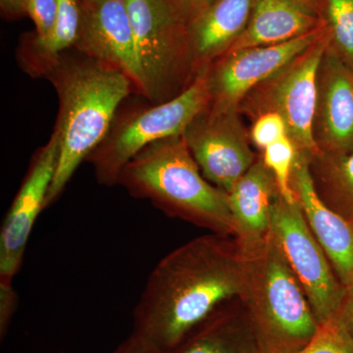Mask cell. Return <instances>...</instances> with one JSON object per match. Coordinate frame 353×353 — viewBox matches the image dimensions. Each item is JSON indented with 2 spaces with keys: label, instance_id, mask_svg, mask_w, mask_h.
Returning <instances> with one entry per match:
<instances>
[{
  "label": "cell",
  "instance_id": "e0dca14e",
  "mask_svg": "<svg viewBox=\"0 0 353 353\" xmlns=\"http://www.w3.org/2000/svg\"><path fill=\"white\" fill-rule=\"evenodd\" d=\"M324 25L296 0H255L245 32L227 52L287 43Z\"/></svg>",
  "mask_w": 353,
  "mask_h": 353
},
{
  "label": "cell",
  "instance_id": "5bb4252c",
  "mask_svg": "<svg viewBox=\"0 0 353 353\" xmlns=\"http://www.w3.org/2000/svg\"><path fill=\"white\" fill-rule=\"evenodd\" d=\"M307 155L297 153L290 188L316 240L345 288L353 284V225L327 206L316 192Z\"/></svg>",
  "mask_w": 353,
  "mask_h": 353
},
{
  "label": "cell",
  "instance_id": "44dd1931",
  "mask_svg": "<svg viewBox=\"0 0 353 353\" xmlns=\"http://www.w3.org/2000/svg\"><path fill=\"white\" fill-rule=\"evenodd\" d=\"M320 17L328 31L330 46L353 71V0H320Z\"/></svg>",
  "mask_w": 353,
  "mask_h": 353
},
{
  "label": "cell",
  "instance_id": "9c48e42d",
  "mask_svg": "<svg viewBox=\"0 0 353 353\" xmlns=\"http://www.w3.org/2000/svg\"><path fill=\"white\" fill-rule=\"evenodd\" d=\"M182 137L204 178L227 194L259 158L238 109L216 111L208 106Z\"/></svg>",
  "mask_w": 353,
  "mask_h": 353
},
{
  "label": "cell",
  "instance_id": "ba28073f",
  "mask_svg": "<svg viewBox=\"0 0 353 353\" xmlns=\"http://www.w3.org/2000/svg\"><path fill=\"white\" fill-rule=\"evenodd\" d=\"M270 236L305 292L320 326L334 323L347 288L311 232L299 202L288 201L280 192L272 211Z\"/></svg>",
  "mask_w": 353,
  "mask_h": 353
},
{
  "label": "cell",
  "instance_id": "f1b7e54d",
  "mask_svg": "<svg viewBox=\"0 0 353 353\" xmlns=\"http://www.w3.org/2000/svg\"><path fill=\"white\" fill-rule=\"evenodd\" d=\"M183 18L189 22L214 0H173Z\"/></svg>",
  "mask_w": 353,
  "mask_h": 353
},
{
  "label": "cell",
  "instance_id": "8fae6325",
  "mask_svg": "<svg viewBox=\"0 0 353 353\" xmlns=\"http://www.w3.org/2000/svg\"><path fill=\"white\" fill-rule=\"evenodd\" d=\"M60 145L57 132L32 157L29 170L7 211L0 232V280L13 281L22 267L28 241L57 172Z\"/></svg>",
  "mask_w": 353,
  "mask_h": 353
},
{
  "label": "cell",
  "instance_id": "ac0fdd59",
  "mask_svg": "<svg viewBox=\"0 0 353 353\" xmlns=\"http://www.w3.org/2000/svg\"><path fill=\"white\" fill-rule=\"evenodd\" d=\"M171 353H261L241 303L234 299L220 306Z\"/></svg>",
  "mask_w": 353,
  "mask_h": 353
},
{
  "label": "cell",
  "instance_id": "ffe728a7",
  "mask_svg": "<svg viewBox=\"0 0 353 353\" xmlns=\"http://www.w3.org/2000/svg\"><path fill=\"white\" fill-rule=\"evenodd\" d=\"M57 15L50 36L41 43H32L25 54L27 69L59 57L74 48L80 29L82 7L80 0H57Z\"/></svg>",
  "mask_w": 353,
  "mask_h": 353
},
{
  "label": "cell",
  "instance_id": "30bf717a",
  "mask_svg": "<svg viewBox=\"0 0 353 353\" xmlns=\"http://www.w3.org/2000/svg\"><path fill=\"white\" fill-rule=\"evenodd\" d=\"M326 32L324 25L287 43L224 53L208 67V108L216 111L238 109L252 88L284 68Z\"/></svg>",
  "mask_w": 353,
  "mask_h": 353
},
{
  "label": "cell",
  "instance_id": "277c9868",
  "mask_svg": "<svg viewBox=\"0 0 353 353\" xmlns=\"http://www.w3.org/2000/svg\"><path fill=\"white\" fill-rule=\"evenodd\" d=\"M243 248L248 261L239 299L260 352H299L321 327L305 292L270 234L256 245Z\"/></svg>",
  "mask_w": 353,
  "mask_h": 353
},
{
  "label": "cell",
  "instance_id": "4316f807",
  "mask_svg": "<svg viewBox=\"0 0 353 353\" xmlns=\"http://www.w3.org/2000/svg\"><path fill=\"white\" fill-rule=\"evenodd\" d=\"M334 324L347 350L353 353V284L347 288L345 299Z\"/></svg>",
  "mask_w": 353,
  "mask_h": 353
},
{
  "label": "cell",
  "instance_id": "484cf974",
  "mask_svg": "<svg viewBox=\"0 0 353 353\" xmlns=\"http://www.w3.org/2000/svg\"><path fill=\"white\" fill-rule=\"evenodd\" d=\"M13 281L0 280V340L6 339L19 304V296L13 288Z\"/></svg>",
  "mask_w": 353,
  "mask_h": 353
},
{
  "label": "cell",
  "instance_id": "2e32d148",
  "mask_svg": "<svg viewBox=\"0 0 353 353\" xmlns=\"http://www.w3.org/2000/svg\"><path fill=\"white\" fill-rule=\"evenodd\" d=\"M279 190L275 176L261 154L228 194L236 226L234 239L243 246L256 245L270 234L272 211Z\"/></svg>",
  "mask_w": 353,
  "mask_h": 353
},
{
  "label": "cell",
  "instance_id": "cb8c5ba5",
  "mask_svg": "<svg viewBox=\"0 0 353 353\" xmlns=\"http://www.w3.org/2000/svg\"><path fill=\"white\" fill-rule=\"evenodd\" d=\"M24 12L36 26V38L32 43H41L50 36L57 15V0H26Z\"/></svg>",
  "mask_w": 353,
  "mask_h": 353
},
{
  "label": "cell",
  "instance_id": "f546056e",
  "mask_svg": "<svg viewBox=\"0 0 353 353\" xmlns=\"http://www.w3.org/2000/svg\"><path fill=\"white\" fill-rule=\"evenodd\" d=\"M26 0H0L2 10L9 15H19L24 12Z\"/></svg>",
  "mask_w": 353,
  "mask_h": 353
},
{
  "label": "cell",
  "instance_id": "8992f818",
  "mask_svg": "<svg viewBox=\"0 0 353 353\" xmlns=\"http://www.w3.org/2000/svg\"><path fill=\"white\" fill-rule=\"evenodd\" d=\"M208 67L170 101L123 113L118 110L105 138L85 159L94 167L97 182L108 187L118 185L121 172L141 150L160 139L183 134L209 105Z\"/></svg>",
  "mask_w": 353,
  "mask_h": 353
},
{
  "label": "cell",
  "instance_id": "7c38bea8",
  "mask_svg": "<svg viewBox=\"0 0 353 353\" xmlns=\"http://www.w3.org/2000/svg\"><path fill=\"white\" fill-rule=\"evenodd\" d=\"M82 17L74 48L83 54L126 75L138 94H145L126 0L82 3Z\"/></svg>",
  "mask_w": 353,
  "mask_h": 353
},
{
  "label": "cell",
  "instance_id": "d6986e66",
  "mask_svg": "<svg viewBox=\"0 0 353 353\" xmlns=\"http://www.w3.org/2000/svg\"><path fill=\"white\" fill-rule=\"evenodd\" d=\"M309 170L325 204L353 225V153L318 152L309 159Z\"/></svg>",
  "mask_w": 353,
  "mask_h": 353
},
{
  "label": "cell",
  "instance_id": "52a82bcc",
  "mask_svg": "<svg viewBox=\"0 0 353 353\" xmlns=\"http://www.w3.org/2000/svg\"><path fill=\"white\" fill-rule=\"evenodd\" d=\"M329 43L327 31L284 68L252 88L238 108L241 116L252 121L264 113L280 114L297 153L309 157L319 152L313 138V119L318 70Z\"/></svg>",
  "mask_w": 353,
  "mask_h": 353
},
{
  "label": "cell",
  "instance_id": "d4e9b609",
  "mask_svg": "<svg viewBox=\"0 0 353 353\" xmlns=\"http://www.w3.org/2000/svg\"><path fill=\"white\" fill-rule=\"evenodd\" d=\"M296 353H350L334 323L320 327L313 340Z\"/></svg>",
  "mask_w": 353,
  "mask_h": 353
},
{
  "label": "cell",
  "instance_id": "5b68a950",
  "mask_svg": "<svg viewBox=\"0 0 353 353\" xmlns=\"http://www.w3.org/2000/svg\"><path fill=\"white\" fill-rule=\"evenodd\" d=\"M146 97L152 104L182 94L196 78L188 22L173 0H126Z\"/></svg>",
  "mask_w": 353,
  "mask_h": 353
},
{
  "label": "cell",
  "instance_id": "603a6c76",
  "mask_svg": "<svg viewBox=\"0 0 353 353\" xmlns=\"http://www.w3.org/2000/svg\"><path fill=\"white\" fill-rule=\"evenodd\" d=\"M250 136L252 145L262 152L267 146L288 136L287 125L280 114L264 113L252 121Z\"/></svg>",
  "mask_w": 353,
  "mask_h": 353
},
{
  "label": "cell",
  "instance_id": "4dcf8cb0",
  "mask_svg": "<svg viewBox=\"0 0 353 353\" xmlns=\"http://www.w3.org/2000/svg\"><path fill=\"white\" fill-rule=\"evenodd\" d=\"M296 1L320 16V0H296Z\"/></svg>",
  "mask_w": 353,
  "mask_h": 353
},
{
  "label": "cell",
  "instance_id": "4fadbf2b",
  "mask_svg": "<svg viewBox=\"0 0 353 353\" xmlns=\"http://www.w3.org/2000/svg\"><path fill=\"white\" fill-rule=\"evenodd\" d=\"M313 138L319 152L353 153V71L330 43L318 70Z\"/></svg>",
  "mask_w": 353,
  "mask_h": 353
},
{
  "label": "cell",
  "instance_id": "7402d4cb",
  "mask_svg": "<svg viewBox=\"0 0 353 353\" xmlns=\"http://www.w3.org/2000/svg\"><path fill=\"white\" fill-rule=\"evenodd\" d=\"M262 159L275 176L280 194L288 201H296L294 192L290 188V174L297 157L296 145L289 136L279 139L276 143L267 146L262 152Z\"/></svg>",
  "mask_w": 353,
  "mask_h": 353
},
{
  "label": "cell",
  "instance_id": "7a4b0ae2",
  "mask_svg": "<svg viewBox=\"0 0 353 353\" xmlns=\"http://www.w3.org/2000/svg\"><path fill=\"white\" fill-rule=\"evenodd\" d=\"M27 70L48 79L59 99L54 129L59 160L46 208L61 196L80 164L105 138L121 104L134 88L124 74L78 50L66 51Z\"/></svg>",
  "mask_w": 353,
  "mask_h": 353
},
{
  "label": "cell",
  "instance_id": "3957f363",
  "mask_svg": "<svg viewBox=\"0 0 353 353\" xmlns=\"http://www.w3.org/2000/svg\"><path fill=\"white\" fill-rule=\"evenodd\" d=\"M118 185L132 197L150 201L169 217L234 238L227 192L204 178L182 134L141 150L121 172Z\"/></svg>",
  "mask_w": 353,
  "mask_h": 353
},
{
  "label": "cell",
  "instance_id": "1f68e13d",
  "mask_svg": "<svg viewBox=\"0 0 353 353\" xmlns=\"http://www.w3.org/2000/svg\"><path fill=\"white\" fill-rule=\"evenodd\" d=\"M95 1V0H80L82 3H88V2Z\"/></svg>",
  "mask_w": 353,
  "mask_h": 353
},
{
  "label": "cell",
  "instance_id": "9a60e30c",
  "mask_svg": "<svg viewBox=\"0 0 353 353\" xmlns=\"http://www.w3.org/2000/svg\"><path fill=\"white\" fill-rule=\"evenodd\" d=\"M255 0H214L188 22L196 76L226 53L245 32Z\"/></svg>",
  "mask_w": 353,
  "mask_h": 353
},
{
  "label": "cell",
  "instance_id": "83f0119b",
  "mask_svg": "<svg viewBox=\"0 0 353 353\" xmlns=\"http://www.w3.org/2000/svg\"><path fill=\"white\" fill-rule=\"evenodd\" d=\"M113 353H168L162 352L150 341L134 334V332L126 340L116 348Z\"/></svg>",
  "mask_w": 353,
  "mask_h": 353
},
{
  "label": "cell",
  "instance_id": "6da1fadb",
  "mask_svg": "<svg viewBox=\"0 0 353 353\" xmlns=\"http://www.w3.org/2000/svg\"><path fill=\"white\" fill-rule=\"evenodd\" d=\"M246 252L234 236H199L160 260L134 309V333L171 353L243 292Z\"/></svg>",
  "mask_w": 353,
  "mask_h": 353
}]
</instances>
